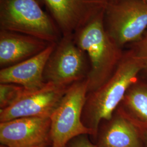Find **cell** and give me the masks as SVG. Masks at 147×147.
Segmentation results:
<instances>
[{
	"mask_svg": "<svg viewBox=\"0 0 147 147\" xmlns=\"http://www.w3.org/2000/svg\"><path fill=\"white\" fill-rule=\"evenodd\" d=\"M25 89L18 84L3 83L0 84V108L5 109L14 104L26 92Z\"/></svg>",
	"mask_w": 147,
	"mask_h": 147,
	"instance_id": "5bb4252c",
	"label": "cell"
},
{
	"mask_svg": "<svg viewBox=\"0 0 147 147\" xmlns=\"http://www.w3.org/2000/svg\"><path fill=\"white\" fill-rule=\"evenodd\" d=\"M106 30L121 48L138 41L147 30V2L145 0H117L104 11Z\"/></svg>",
	"mask_w": 147,
	"mask_h": 147,
	"instance_id": "5b68a950",
	"label": "cell"
},
{
	"mask_svg": "<svg viewBox=\"0 0 147 147\" xmlns=\"http://www.w3.org/2000/svg\"><path fill=\"white\" fill-rule=\"evenodd\" d=\"M87 135H82L71 140L66 147H99L90 141Z\"/></svg>",
	"mask_w": 147,
	"mask_h": 147,
	"instance_id": "2e32d148",
	"label": "cell"
},
{
	"mask_svg": "<svg viewBox=\"0 0 147 147\" xmlns=\"http://www.w3.org/2000/svg\"><path fill=\"white\" fill-rule=\"evenodd\" d=\"M89 63L86 53L75 42L73 34L62 36L47 60L45 83L69 86L87 78Z\"/></svg>",
	"mask_w": 147,
	"mask_h": 147,
	"instance_id": "8992f818",
	"label": "cell"
},
{
	"mask_svg": "<svg viewBox=\"0 0 147 147\" xmlns=\"http://www.w3.org/2000/svg\"><path fill=\"white\" fill-rule=\"evenodd\" d=\"M88 93L87 78L69 87L50 117L51 147H66L71 140L80 135L93 136L92 131L82 121Z\"/></svg>",
	"mask_w": 147,
	"mask_h": 147,
	"instance_id": "277c9868",
	"label": "cell"
},
{
	"mask_svg": "<svg viewBox=\"0 0 147 147\" xmlns=\"http://www.w3.org/2000/svg\"><path fill=\"white\" fill-rule=\"evenodd\" d=\"M105 9L73 34L75 42L88 59V93L99 88L109 79L124 54L122 48L106 30Z\"/></svg>",
	"mask_w": 147,
	"mask_h": 147,
	"instance_id": "7a4b0ae2",
	"label": "cell"
},
{
	"mask_svg": "<svg viewBox=\"0 0 147 147\" xmlns=\"http://www.w3.org/2000/svg\"><path fill=\"white\" fill-rule=\"evenodd\" d=\"M96 140L99 147H143L142 131L119 107L101 123Z\"/></svg>",
	"mask_w": 147,
	"mask_h": 147,
	"instance_id": "8fae6325",
	"label": "cell"
},
{
	"mask_svg": "<svg viewBox=\"0 0 147 147\" xmlns=\"http://www.w3.org/2000/svg\"></svg>",
	"mask_w": 147,
	"mask_h": 147,
	"instance_id": "ffe728a7",
	"label": "cell"
},
{
	"mask_svg": "<svg viewBox=\"0 0 147 147\" xmlns=\"http://www.w3.org/2000/svg\"><path fill=\"white\" fill-rule=\"evenodd\" d=\"M142 132V135H143V139L145 141L146 144V147H147V130L143 131Z\"/></svg>",
	"mask_w": 147,
	"mask_h": 147,
	"instance_id": "e0dca14e",
	"label": "cell"
},
{
	"mask_svg": "<svg viewBox=\"0 0 147 147\" xmlns=\"http://www.w3.org/2000/svg\"><path fill=\"white\" fill-rule=\"evenodd\" d=\"M0 30L57 43L62 37L51 16L38 0H0Z\"/></svg>",
	"mask_w": 147,
	"mask_h": 147,
	"instance_id": "3957f363",
	"label": "cell"
},
{
	"mask_svg": "<svg viewBox=\"0 0 147 147\" xmlns=\"http://www.w3.org/2000/svg\"><path fill=\"white\" fill-rule=\"evenodd\" d=\"M145 1H146V2H147V0H145Z\"/></svg>",
	"mask_w": 147,
	"mask_h": 147,
	"instance_id": "d6986e66",
	"label": "cell"
},
{
	"mask_svg": "<svg viewBox=\"0 0 147 147\" xmlns=\"http://www.w3.org/2000/svg\"><path fill=\"white\" fill-rule=\"evenodd\" d=\"M107 2H109V3H111V2L116 1H117V0H107Z\"/></svg>",
	"mask_w": 147,
	"mask_h": 147,
	"instance_id": "ac0fdd59",
	"label": "cell"
},
{
	"mask_svg": "<svg viewBox=\"0 0 147 147\" xmlns=\"http://www.w3.org/2000/svg\"><path fill=\"white\" fill-rule=\"evenodd\" d=\"M69 86L47 82L37 90L26 91L14 104L0 110V122L28 117L50 118Z\"/></svg>",
	"mask_w": 147,
	"mask_h": 147,
	"instance_id": "52a82bcc",
	"label": "cell"
},
{
	"mask_svg": "<svg viewBox=\"0 0 147 147\" xmlns=\"http://www.w3.org/2000/svg\"><path fill=\"white\" fill-rule=\"evenodd\" d=\"M51 43L36 56L20 63L2 68L0 83H10L22 86L27 92H33L45 84L44 72L47 60L56 46Z\"/></svg>",
	"mask_w": 147,
	"mask_h": 147,
	"instance_id": "30bf717a",
	"label": "cell"
},
{
	"mask_svg": "<svg viewBox=\"0 0 147 147\" xmlns=\"http://www.w3.org/2000/svg\"><path fill=\"white\" fill-rule=\"evenodd\" d=\"M49 117H21L0 123V142L8 147H51Z\"/></svg>",
	"mask_w": 147,
	"mask_h": 147,
	"instance_id": "ba28073f",
	"label": "cell"
},
{
	"mask_svg": "<svg viewBox=\"0 0 147 147\" xmlns=\"http://www.w3.org/2000/svg\"><path fill=\"white\" fill-rule=\"evenodd\" d=\"M62 36L73 34L109 4L107 0H41Z\"/></svg>",
	"mask_w": 147,
	"mask_h": 147,
	"instance_id": "9c48e42d",
	"label": "cell"
},
{
	"mask_svg": "<svg viewBox=\"0 0 147 147\" xmlns=\"http://www.w3.org/2000/svg\"><path fill=\"white\" fill-rule=\"evenodd\" d=\"M142 71V63L131 49L124 52L115 71L105 84L88 93L82 121L92 131L94 140L101 123L110 119Z\"/></svg>",
	"mask_w": 147,
	"mask_h": 147,
	"instance_id": "6da1fadb",
	"label": "cell"
},
{
	"mask_svg": "<svg viewBox=\"0 0 147 147\" xmlns=\"http://www.w3.org/2000/svg\"><path fill=\"white\" fill-rule=\"evenodd\" d=\"M51 43L31 36L0 30V65L2 68L36 56Z\"/></svg>",
	"mask_w": 147,
	"mask_h": 147,
	"instance_id": "7c38bea8",
	"label": "cell"
},
{
	"mask_svg": "<svg viewBox=\"0 0 147 147\" xmlns=\"http://www.w3.org/2000/svg\"><path fill=\"white\" fill-rule=\"evenodd\" d=\"M131 49L142 63V72L147 75V30L138 41L133 43Z\"/></svg>",
	"mask_w": 147,
	"mask_h": 147,
	"instance_id": "9a60e30c",
	"label": "cell"
},
{
	"mask_svg": "<svg viewBox=\"0 0 147 147\" xmlns=\"http://www.w3.org/2000/svg\"><path fill=\"white\" fill-rule=\"evenodd\" d=\"M118 107L141 131L147 130V83L132 84Z\"/></svg>",
	"mask_w": 147,
	"mask_h": 147,
	"instance_id": "4fadbf2b",
	"label": "cell"
}]
</instances>
